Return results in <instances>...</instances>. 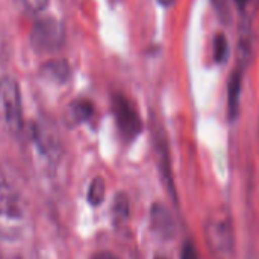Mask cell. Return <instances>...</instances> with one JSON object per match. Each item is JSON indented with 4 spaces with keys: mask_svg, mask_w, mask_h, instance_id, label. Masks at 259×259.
<instances>
[{
    "mask_svg": "<svg viewBox=\"0 0 259 259\" xmlns=\"http://www.w3.org/2000/svg\"><path fill=\"white\" fill-rule=\"evenodd\" d=\"M205 241L212 259H235L234 228L226 214H211L205 225Z\"/></svg>",
    "mask_w": 259,
    "mask_h": 259,
    "instance_id": "cell-1",
    "label": "cell"
},
{
    "mask_svg": "<svg viewBox=\"0 0 259 259\" xmlns=\"http://www.w3.org/2000/svg\"><path fill=\"white\" fill-rule=\"evenodd\" d=\"M0 120L14 134L23 129L20 88L12 77H3L0 80Z\"/></svg>",
    "mask_w": 259,
    "mask_h": 259,
    "instance_id": "cell-2",
    "label": "cell"
},
{
    "mask_svg": "<svg viewBox=\"0 0 259 259\" xmlns=\"http://www.w3.org/2000/svg\"><path fill=\"white\" fill-rule=\"evenodd\" d=\"M32 46L35 50L42 53L56 52L64 42V27L56 18L46 17L35 23L32 29Z\"/></svg>",
    "mask_w": 259,
    "mask_h": 259,
    "instance_id": "cell-3",
    "label": "cell"
},
{
    "mask_svg": "<svg viewBox=\"0 0 259 259\" xmlns=\"http://www.w3.org/2000/svg\"><path fill=\"white\" fill-rule=\"evenodd\" d=\"M112 109H114L117 126H118L123 138L127 141L135 140L140 135L143 124H141V118H140L137 109L132 106V103L127 99H124L123 96H117V97H114Z\"/></svg>",
    "mask_w": 259,
    "mask_h": 259,
    "instance_id": "cell-4",
    "label": "cell"
},
{
    "mask_svg": "<svg viewBox=\"0 0 259 259\" xmlns=\"http://www.w3.org/2000/svg\"><path fill=\"white\" fill-rule=\"evenodd\" d=\"M150 222H152V229L153 232L164 238L170 240L176 234V223L170 211L162 205V203H155L150 209Z\"/></svg>",
    "mask_w": 259,
    "mask_h": 259,
    "instance_id": "cell-5",
    "label": "cell"
},
{
    "mask_svg": "<svg viewBox=\"0 0 259 259\" xmlns=\"http://www.w3.org/2000/svg\"><path fill=\"white\" fill-rule=\"evenodd\" d=\"M23 212L20 208L18 197L8 185H0V222H18Z\"/></svg>",
    "mask_w": 259,
    "mask_h": 259,
    "instance_id": "cell-6",
    "label": "cell"
},
{
    "mask_svg": "<svg viewBox=\"0 0 259 259\" xmlns=\"http://www.w3.org/2000/svg\"><path fill=\"white\" fill-rule=\"evenodd\" d=\"M243 67H237L231 74L228 83V114L231 120H235L240 112V99H241V88H243Z\"/></svg>",
    "mask_w": 259,
    "mask_h": 259,
    "instance_id": "cell-7",
    "label": "cell"
},
{
    "mask_svg": "<svg viewBox=\"0 0 259 259\" xmlns=\"http://www.w3.org/2000/svg\"><path fill=\"white\" fill-rule=\"evenodd\" d=\"M105 193H106V185H105L103 178H100V176L94 178L90 188H88V193H87L90 205H93V206L102 205L105 200Z\"/></svg>",
    "mask_w": 259,
    "mask_h": 259,
    "instance_id": "cell-8",
    "label": "cell"
},
{
    "mask_svg": "<svg viewBox=\"0 0 259 259\" xmlns=\"http://www.w3.org/2000/svg\"><path fill=\"white\" fill-rule=\"evenodd\" d=\"M212 56L217 64H223L229 56V42L223 33H217L212 39Z\"/></svg>",
    "mask_w": 259,
    "mask_h": 259,
    "instance_id": "cell-9",
    "label": "cell"
},
{
    "mask_svg": "<svg viewBox=\"0 0 259 259\" xmlns=\"http://www.w3.org/2000/svg\"><path fill=\"white\" fill-rule=\"evenodd\" d=\"M93 115V105L88 103L87 100L74 102L70 109V117L74 123H82L87 121Z\"/></svg>",
    "mask_w": 259,
    "mask_h": 259,
    "instance_id": "cell-10",
    "label": "cell"
},
{
    "mask_svg": "<svg viewBox=\"0 0 259 259\" xmlns=\"http://www.w3.org/2000/svg\"><path fill=\"white\" fill-rule=\"evenodd\" d=\"M112 217L115 223H123L129 217V200L124 194H118L114 200Z\"/></svg>",
    "mask_w": 259,
    "mask_h": 259,
    "instance_id": "cell-11",
    "label": "cell"
},
{
    "mask_svg": "<svg viewBox=\"0 0 259 259\" xmlns=\"http://www.w3.org/2000/svg\"><path fill=\"white\" fill-rule=\"evenodd\" d=\"M211 5L217 14V17L225 21V23H229L231 21V5H229V0H211Z\"/></svg>",
    "mask_w": 259,
    "mask_h": 259,
    "instance_id": "cell-12",
    "label": "cell"
},
{
    "mask_svg": "<svg viewBox=\"0 0 259 259\" xmlns=\"http://www.w3.org/2000/svg\"><path fill=\"white\" fill-rule=\"evenodd\" d=\"M17 5L26 12H39L46 8L49 0H15Z\"/></svg>",
    "mask_w": 259,
    "mask_h": 259,
    "instance_id": "cell-13",
    "label": "cell"
},
{
    "mask_svg": "<svg viewBox=\"0 0 259 259\" xmlns=\"http://www.w3.org/2000/svg\"><path fill=\"white\" fill-rule=\"evenodd\" d=\"M181 259H199L197 249H196V246L191 241H187L184 244L182 252H181Z\"/></svg>",
    "mask_w": 259,
    "mask_h": 259,
    "instance_id": "cell-14",
    "label": "cell"
},
{
    "mask_svg": "<svg viewBox=\"0 0 259 259\" xmlns=\"http://www.w3.org/2000/svg\"><path fill=\"white\" fill-rule=\"evenodd\" d=\"M91 259H118L114 253L108 252V250H103V252H97Z\"/></svg>",
    "mask_w": 259,
    "mask_h": 259,
    "instance_id": "cell-15",
    "label": "cell"
},
{
    "mask_svg": "<svg viewBox=\"0 0 259 259\" xmlns=\"http://www.w3.org/2000/svg\"><path fill=\"white\" fill-rule=\"evenodd\" d=\"M235 3H237L240 11H244L247 8V5H249V0H235Z\"/></svg>",
    "mask_w": 259,
    "mask_h": 259,
    "instance_id": "cell-16",
    "label": "cell"
},
{
    "mask_svg": "<svg viewBox=\"0 0 259 259\" xmlns=\"http://www.w3.org/2000/svg\"><path fill=\"white\" fill-rule=\"evenodd\" d=\"M158 2H159V5H162L165 8H168V6H171L175 3V0H158Z\"/></svg>",
    "mask_w": 259,
    "mask_h": 259,
    "instance_id": "cell-17",
    "label": "cell"
},
{
    "mask_svg": "<svg viewBox=\"0 0 259 259\" xmlns=\"http://www.w3.org/2000/svg\"><path fill=\"white\" fill-rule=\"evenodd\" d=\"M158 259H164V258H158Z\"/></svg>",
    "mask_w": 259,
    "mask_h": 259,
    "instance_id": "cell-18",
    "label": "cell"
}]
</instances>
